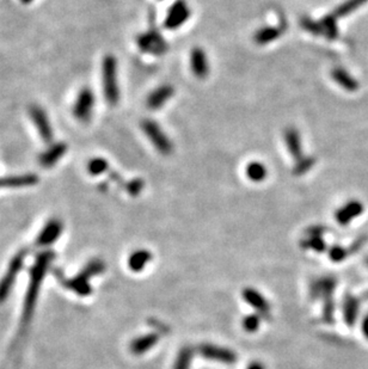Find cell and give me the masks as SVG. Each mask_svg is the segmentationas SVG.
<instances>
[{
	"mask_svg": "<svg viewBox=\"0 0 368 369\" xmlns=\"http://www.w3.org/2000/svg\"><path fill=\"white\" fill-rule=\"evenodd\" d=\"M243 297L248 303H250V306L256 308V310H257L262 315L269 314L270 306L268 301H267L264 299V296H262L257 290L247 288L243 292Z\"/></svg>",
	"mask_w": 368,
	"mask_h": 369,
	"instance_id": "17",
	"label": "cell"
},
{
	"mask_svg": "<svg viewBox=\"0 0 368 369\" xmlns=\"http://www.w3.org/2000/svg\"><path fill=\"white\" fill-rule=\"evenodd\" d=\"M95 109V95L92 90L84 88L79 91L73 105V115L78 121L89 122Z\"/></svg>",
	"mask_w": 368,
	"mask_h": 369,
	"instance_id": "4",
	"label": "cell"
},
{
	"mask_svg": "<svg viewBox=\"0 0 368 369\" xmlns=\"http://www.w3.org/2000/svg\"><path fill=\"white\" fill-rule=\"evenodd\" d=\"M360 302L356 297L348 295L345 296L344 306H343V313H344V320L347 322L348 326H354L356 318L359 314Z\"/></svg>",
	"mask_w": 368,
	"mask_h": 369,
	"instance_id": "21",
	"label": "cell"
},
{
	"mask_svg": "<svg viewBox=\"0 0 368 369\" xmlns=\"http://www.w3.org/2000/svg\"><path fill=\"white\" fill-rule=\"evenodd\" d=\"M190 16V10L188 7L186 0H177L172 4V6L169 9V12L165 18L164 25L167 29L175 30L178 29L188 20Z\"/></svg>",
	"mask_w": 368,
	"mask_h": 369,
	"instance_id": "7",
	"label": "cell"
},
{
	"mask_svg": "<svg viewBox=\"0 0 368 369\" xmlns=\"http://www.w3.org/2000/svg\"><path fill=\"white\" fill-rule=\"evenodd\" d=\"M142 188H144V182L141 179H133V181L128 182L127 184H126V190H127V192L132 196L139 195V193L141 192Z\"/></svg>",
	"mask_w": 368,
	"mask_h": 369,
	"instance_id": "33",
	"label": "cell"
},
{
	"mask_svg": "<svg viewBox=\"0 0 368 369\" xmlns=\"http://www.w3.org/2000/svg\"><path fill=\"white\" fill-rule=\"evenodd\" d=\"M174 95V88L171 85H161L151 92L147 98V106L152 110H157L164 105Z\"/></svg>",
	"mask_w": 368,
	"mask_h": 369,
	"instance_id": "14",
	"label": "cell"
},
{
	"mask_svg": "<svg viewBox=\"0 0 368 369\" xmlns=\"http://www.w3.org/2000/svg\"><path fill=\"white\" fill-rule=\"evenodd\" d=\"M190 67L195 77L203 79L209 73V63L206 53L201 48L193 49L190 55Z\"/></svg>",
	"mask_w": 368,
	"mask_h": 369,
	"instance_id": "11",
	"label": "cell"
},
{
	"mask_svg": "<svg viewBox=\"0 0 368 369\" xmlns=\"http://www.w3.org/2000/svg\"><path fill=\"white\" fill-rule=\"evenodd\" d=\"M29 116H30L32 123L35 124L36 129H37L39 138L47 143H52L54 139L53 125L50 124L45 109L38 105H31L29 107Z\"/></svg>",
	"mask_w": 368,
	"mask_h": 369,
	"instance_id": "5",
	"label": "cell"
},
{
	"mask_svg": "<svg viewBox=\"0 0 368 369\" xmlns=\"http://www.w3.org/2000/svg\"><path fill=\"white\" fill-rule=\"evenodd\" d=\"M335 286H336V281L333 277L320 278L312 285V295L324 297V318L330 322L334 319L333 292Z\"/></svg>",
	"mask_w": 368,
	"mask_h": 369,
	"instance_id": "2",
	"label": "cell"
},
{
	"mask_svg": "<svg viewBox=\"0 0 368 369\" xmlns=\"http://www.w3.org/2000/svg\"><path fill=\"white\" fill-rule=\"evenodd\" d=\"M284 27L286 25H277V27H265L259 29V30L256 32L255 35V41L258 43V45H267V43H270L275 41L280 37L281 35L283 34Z\"/></svg>",
	"mask_w": 368,
	"mask_h": 369,
	"instance_id": "18",
	"label": "cell"
},
{
	"mask_svg": "<svg viewBox=\"0 0 368 369\" xmlns=\"http://www.w3.org/2000/svg\"><path fill=\"white\" fill-rule=\"evenodd\" d=\"M200 353L203 357L208 358V360L218 361L221 363L232 364L236 362V354L226 348L213 345V344H203L200 346Z\"/></svg>",
	"mask_w": 368,
	"mask_h": 369,
	"instance_id": "9",
	"label": "cell"
},
{
	"mask_svg": "<svg viewBox=\"0 0 368 369\" xmlns=\"http://www.w3.org/2000/svg\"><path fill=\"white\" fill-rule=\"evenodd\" d=\"M194 350L189 346L183 348V349L179 351L177 358H176L174 369H189L191 358H193Z\"/></svg>",
	"mask_w": 368,
	"mask_h": 369,
	"instance_id": "28",
	"label": "cell"
},
{
	"mask_svg": "<svg viewBox=\"0 0 368 369\" xmlns=\"http://www.w3.org/2000/svg\"><path fill=\"white\" fill-rule=\"evenodd\" d=\"M315 165V159L312 157H302L301 159L297 160V164L294 166L295 175H304L310 171Z\"/></svg>",
	"mask_w": 368,
	"mask_h": 369,
	"instance_id": "29",
	"label": "cell"
},
{
	"mask_svg": "<svg viewBox=\"0 0 368 369\" xmlns=\"http://www.w3.org/2000/svg\"><path fill=\"white\" fill-rule=\"evenodd\" d=\"M157 342H158V335H156V333L146 335L140 337L138 339H135L134 342L132 343L131 349L135 355H141L145 353V351L150 350Z\"/></svg>",
	"mask_w": 368,
	"mask_h": 369,
	"instance_id": "22",
	"label": "cell"
},
{
	"mask_svg": "<svg viewBox=\"0 0 368 369\" xmlns=\"http://www.w3.org/2000/svg\"><path fill=\"white\" fill-rule=\"evenodd\" d=\"M337 18L331 14V16H325L323 18L322 20L319 21L320 27H322V31L323 35H325L328 38L334 39L337 37L338 35V29H337V23H336Z\"/></svg>",
	"mask_w": 368,
	"mask_h": 369,
	"instance_id": "26",
	"label": "cell"
},
{
	"mask_svg": "<svg viewBox=\"0 0 368 369\" xmlns=\"http://www.w3.org/2000/svg\"><path fill=\"white\" fill-rule=\"evenodd\" d=\"M142 131L145 133L147 138L150 139V141L152 142V145L156 147V148L159 150L161 154L164 156H169L172 152V143L170 139L168 138V135H165L163 129L159 127V124L156 123L154 121L151 120H145L142 121Z\"/></svg>",
	"mask_w": 368,
	"mask_h": 369,
	"instance_id": "3",
	"label": "cell"
},
{
	"mask_svg": "<svg viewBox=\"0 0 368 369\" xmlns=\"http://www.w3.org/2000/svg\"><path fill=\"white\" fill-rule=\"evenodd\" d=\"M363 211V204L360 202V201L353 200L349 201L348 203H345L343 207H341L340 209L336 211L335 214V219L338 224L342 226H345L351 224L353 219L360 216Z\"/></svg>",
	"mask_w": 368,
	"mask_h": 369,
	"instance_id": "10",
	"label": "cell"
},
{
	"mask_svg": "<svg viewBox=\"0 0 368 369\" xmlns=\"http://www.w3.org/2000/svg\"><path fill=\"white\" fill-rule=\"evenodd\" d=\"M349 254L348 250L343 249L342 246H333L331 249L329 250V256H330V259L334 261V262H342L343 259H345L347 258V256Z\"/></svg>",
	"mask_w": 368,
	"mask_h": 369,
	"instance_id": "31",
	"label": "cell"
},
{
	"mask_svg": "<svg viewBox=\"0 0 368 369\" xmlns=\"http://www.w3.org/2000/svg\"><path fill=\"white\" fill-rule=\"evenodd\" d=\"M67 152V145L64 141L52 142L45 152L38 156V164L45 168H50L59 163Z\"/></svg>",
	"mask_w": 368,
	"mask_h": 369,
	"instance_id": "8",
	"label": "cell"
},
{
	"mask_svg": "<svg viewBox=\"0 0 368 369\" xmlns=\"http://www.w3.org/2000/svg\"><path fill=\"white\" fill-rule=\"evenodd\" d=\"M267 175H268V170H267V167L262 163H258V161L250 163L247 166V176L251 179L252 182L264 181Z\"/></svg>",
	"mask_w": 368,
	"mask_h": 369,
	"instance_id": "24",
	"label": "cell"
},
{
	"mask_svg": "<svg viewBox=\"0 0 368 369\" xmlns=\"http://www.w3.org/2000/svg\"><path fill=\"white\" fill-rule=\"evenodd\" d=\"M284 141H286V146L288 148V152L291 156L294 158L295 160L301 159L302 157V145H301V138L297 129L288 128L284 132Z\"/></svg>",
	"mask_w": 368,
	"mask_h": 369,
	"instance_id": "16",
	"label": "cell"
},
{
	"mask_svg": "<svg viewBox=\"0 0 368 369\" xmlns=\"http://www.w3.org/2000/svg\"><path fill=\"white\" fill-rule=\"evenodd\" d=\"M38 177L34 173H24L16 176L0 177V188H24L37 184Z\"/></svg>",
	"mask_w": 368,
	"mask_h": 369,
	"instance_id": "12",
	"label": "cell"
},
{
	"mask_svg": "<svg viewBox=\"0 0 368 369\" xmlns=\"http://www.w3.org/2000/svg\"><path fill=\"white\" fill-rule=\"evenodd\" d=\"M301 25L305 30H308L313 35H323L322 27H320L319 21H316L311 19V18L305 17L301 19Z\"/></svg>",
	"mask_w": 368,
	"mask_h": 369,
	"instance_id": "30",
	"label": "cell"
},
{
	"mask_svg": "<svg viewBox=\"0 0 368 369\" xmlns=\"http://www.w3.org/2000/svg\"><path fill=\"white\" fill-rule=\"evenodd\" d=\"M368 0H347L342 5L337 7L336 10L334 11V16L336 18H341L347 16V14H351L354 12L355 10H358L360 6H362L363 4H366Z\"/></svg>",
	"mask_w": 368,
	"mask_h": 369,
	"instance_id": "25",
	"label": "cell"
},
{
	"mask_svg": "<svg viewBox=\"0 0 368 369\" xmlns=\"http://www.w3.org/2000/svg\"><path fill=\"white\" fill-rule=\"evenodd\" d=\"M259 326V317L258 315H249V317L244 318L243 320V328L245 331L248 332H254L258 329Z\"/></svg>",
	"mask_w": 368,
	"mask_h": 369,
	"instance_id": "32",
	"label": "cell"
},
{
	"mask_svg": "<svg viewBox=\"0 0 368 369\" xmlns=\"http://www.w3.org/2000/svg\"><path fill=\"white\" fill-rule=\"evenodd\" d=\"M324 232L323 228L313 227L309 229V236L302 242V246L305 249L315 250L317 252H323L325 250V242L322 238V233Z\"/></svg>",
	"mask_w": 368,
	"mask_h": 369,
	"instance_id": "19",
	"label": "cell"
},
{
	"mask_svg": "<svg viewBox=\"0 0 368 369\" xmlns=\"http://www.w3.org/2000/svg\"><path fill=\"white\" fill-rule=\"evenodd\" d=\"M24 256H25V253L21 252L19 254H17V256L13 258L12 263H11L10 268H9V271H7L6 276L4 277L2 283H0V301H3L4 299H5L7 293H9L11 285H12V282L14 279V276H16L18 270H19L22 267V264H23Z\"/></svg>",
	"mask_w": 368,
	"mask_h": 369,
	"instance_id": "13",
	"label": "cell"
},
{
	"mask_svg": "<svg viewBox=\"0 0 368 369\" xmlns=\"http://www.w3.org/2000/svg\"><path fill=\"white\" fill-rule=\"evenodd\" d=\"M331 75H333L334 80L347 91L353 92L359 89V82L343 68H335Z\"/></svg>",
	"mask_w": 368,
	"mask_h": 369,
	"instance_id": "20",
	"label": "cell"
},
{
	"mask_svg": "<svg viewBox=\"0 0 368 369\" xmlns=\"http://www.w3.org/2000/svg\"><path fill=\"white\" fill-rule=\"evenodd\" d=\"M248 369H265V368H264V365L261 363V362L255 361V362H252V363L249 364Z\"/></svg>",
	"mask_w": 368,
	"mask_h": 369,
	"instance_id": "35",
	"label": "cell"
},
{
	"mask_svg": "<svg viewBox=\"0 0 368 369\" xmlns=\"http://www.w3.org/2000/svg\"><path fill=\"white\" fill-rule=\"evenodd\" d=\"M362 332L363 335H365L366 338L368 339V314L365 317V319H363L362 321Z\"/></svg>",
	"mask_w": 368,
	"mask_h": 369,
	"instance_id": "34",
	"label": "cell"
},
{
	"mask_svg": "<svg viewBox=\"0 0 368 369\" xmlns=\"http://www.w3.org/2000/svg\"><path fill=\"white\" fill-rule=\"evenodd\" d=\"M367 264H368V259H367Z\"/></svg>",
	"mask_w": 368,
	"mask_h": 369,
	"instance_id": "37",
	"label": "cell"
},
{
	"mask_svg": "<svg viewBox=\"0 0 368 369\" xmlns=\"http://www.w3.org/2000/svg\"><path fill=\"white\" fill-rule=\"evenodd\" d=\"M151 257L152 256H151L150 251H135L131 256V258H129V268H131L133 271H141L142 269L145 268V265L151 261Z\"/></svg>",
	"mask_w": 368,
	"mask_h": 369,
	"instance_id": "23",
	"label": "cell"
},
{
	"mask_svg": "<svg viewBox=\"0 0 368 369\" xmlns=\"http://www.w3.org/2000/svg\"><path fill=\"white\" fill-rule=\"evenodd\" d=\"M109 171V163L103 158H92L88 163V172L92 176H99Z\"/></svg>",
	"mask_w": 368,
	"mask_h": 369,
	"instance_id": "27",
	"label": "cell"
},
{
	"mask_svg": "<svg viewBox=\"0 0 368 369\" xmlns=\"http://www.w3.org/2000/svg\"><path fill=\"white\" fill-rule=\"evenodd\" d=\"M61 231H63V225L59 220L56 219H53V220H49L48 224L45 226V228L42 229V232L39 233L37 238V244L38 245H49L55 242L57 236L60 235Z\"/></svg>",
	"mask_w": 368,
	"mask_h": 369,
	"instance_id": "15",
	"label": "cell"
},
{
	"mask_svg": "<svg viewBox=\"0 0 368 369\" xmlns=\"http://www.w3.org/2000/svg\"><path fill=\"white\" fill-rule=\"evenodd\" d=\"M34 2V0H21L22 4H24V5H28V4H30Z\"/></svg>",
	"mask_w": 368,
	"mask_h": 369,
	"instance_id": "36",
	"label": "cell"
},
{
	"mask_svg": "<svg viewBox=\"0 0 368 369\" xmlns=\"http://www.w3.org/2000/svg\"><path fill=\"white\" fill-rule=\"evenodd\" d=\"M136 42H138V47L142 52L153 54V55H160L168 50V43L164 41L160 34H158L154 30L139 35Z\"/></svg>",
	"mask_w": 368,
	"mask_h": 369,
	"instance_id": "6",
	"label": "cell"
},
{
	"mask_svg": "<svg viewBox=\"0 0 368 369\" xmlns=\"http://www.w3.org/2000/svg\"><path fill=\"white\" fill-rule=\"evenodd\" d=\"M102 80L104 97L108 104L116 105L120 100V88L117 81V62L114 55H107L102 63Z\"/></svg>",
	"mask_w": 368,
	"mask_h": 369,
	"instance_id": "1",
	"label": "cell"
}]
</instances>
